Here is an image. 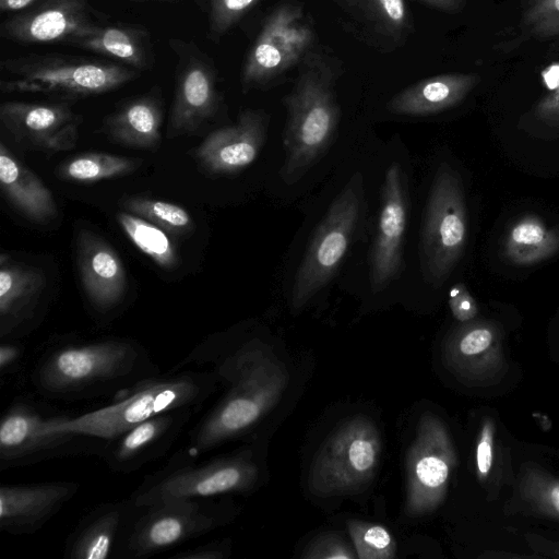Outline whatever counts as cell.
Wrapping results in <instances>:
<instances>
[{
  "label": "cell",
  "mask_w": 559,
  "mask_h": 559,
  "mask_svg": "<svg viewBox=\"0 0 559 559\" xmlns=\"http://www.w3.org/2000/svg\"><path fill=\"white\" fill-rule=\"evenodd\" d=\"M449 306L453 317L460 322H467L478 314V307L463 283L453 285L449 292Z\"/></svg>",
  "instance_id": "cell-41"
},
{
  "label": "cell",
  "mask_w": 559,
  "mask_h": 559,
  "mask_svg": "<svg viewBox=\"0 0 559 559\" xmlns=\"http://www.w3.org/2000/svg\"><path fill=\"white\" fill-rule=\"evenodd\" d=\"M0 185L8 201L26 217L44 223L57 216L50 190L4 143H0Z\"/></svg>",
  "instance_id": "cell-28"
},
{
  "label": "cell",
  "mask_w": 559,
  "mask_h": 559,
  "mask_svg": "<svg viewBox=\"0 0 559 559\" xmlns=\"http://www.w3.org/2000/svg\"><path fill=\"white\" fill-rule=\"evenodd\" d=\"M527 545L542 557L559 558V543L548 540L537 534H526Z\"/></svg>",
  "instance_id": "cell-44"
},
{
  "label": "cell",
  "mask_w": 559,
  "mask_h": 559,
  "mask_svg": "<svg viewBox=\"0 0 559 559\" xmlns=\"http://www.w3.org/2000/svg\"><path fill=\"white\" fill-rule=\"evenodd\" d=\"M233 514L226 501L215 498L175 499L141 507L117 558H150L226 525Z\"/></svg>",
  "instance_id": "cell-9"
},
{
  "label": "cell",
  "mask_w": 559,
  "mask_h": 559,
  "mask_svg": "<svg viewBox=\"0 0 559 559\" xmlns=\"http://www.w3.org/2000/svg\"><path fill=\"white\" fill-rule=\"evenodd\" d=\"M347 526L357 558L391 559L395 557V542L384 526L360 520H349Z\"/></svg>",
  "instance_id": "cell-37"
},
{
  "label": "cell",
  "mask_w": 559,
  "mask_h": 559,
  "mask_svg": "<svg viewBox=\"0 0 559 559\" xmlns=\"http://www.w3.org/2000/svg\"><path fill=\"white\" fill-rule=\"evenodd\" d=\"M261 0H206L210 36L218 39Z\"/></svg>",
  "instance_id": "cell-38"
},
{
  "label": "cell",
  "mask_w": 559,
  "mask_h": 559,
  "mask_svg": "<svg viewBox=\"0 0 559 559\" xmlns=\"http://www.w3.org/2000/svg\"><path fill=\"white\" fill-rule=\"evenodd\" d=\"M0 122L14 140L35 148L59 152L74 147L81 117L69 100L5 102L0 107Z\"/></svg>",
  "instance_id": "cell-18"
},
{
  "label": "cell",
  "mask_w": 559,
  "mask_h": 559,
  "mask_svg": "<svg viewBox=\"0 0 559 559\" xmlns=\"http://www.w3.org/2000/svg\"><path fill=\"white\" fill-rule=\"evenodd\" d=\"M162 104L157 94L132 98L104 121L108 135L128 146L152 148L160 140Z\"/></svg>",
  "instance_id": "cell-29"
},
{
  "label": "cell",
  "mask_w": 559,
  "mask_h": 559,
  "mask_svg": "<svg viewBox=\"0 0 559 559\" xmlns=\"http://www.w3.org/2000/svg\"><path fill=\"white\" fill-rule=\"evenodd\" d=\"M141 164L136 158L100 152L79 154L57 169L59 178L74 182H96L133 173Z\"/></svg>",
  "instance_id": "cell-32"
},
{
  "label": "cell",
  "mask_w": 559,
  "mask_h": 559,
  "mask_svg": "<svg viewBox=\"0 0 559 559\" xmlns=\"http://www.w3.org/2000/svg\"><path fill=\"white\" fill-rule=\"evenodd\" d=\"M214 373L204 368H183L147 379L112 403L79 416L74 430L111 438L154 416L180 408L199 411L216 391Z\"/></svg>",
  "instance_id": "cell-5"
},
{
  "label": "cell",
  "mask_w": 559,
  "mask_h": 559,
  "mask_svg": "<svg viewBox=\"0 0 559 559\" xmlns=\"http://www.w3.org/2000/svg\"><path fill=\"white\" fill-rule=\"evenodd\" d=\"M518 491L521 501L533 513L559 520V478L527 463L521 467Z\"/></svg>",
  "instance_id": "cell-35"
},
{
  "label": "cell",
  "mask_w": 559,
  "mask_h": 559,
  "mask_svg": "<svg viewBox=\"0 0 559 559\" xmlns=\"http://www.w3.org/2000/svg\"><path fill=\"white\" fill-rule=\"evenodd\" d=\"M444 13L456 14L464 10L466 0H418Z\"/></svg>",
  "instance_id": "cell-45"
},
{
  "label": "cell",
  "mask_w": 559,
  "mask_h": 559,
  "mask_svg": "<svg viewBox=\"0 0 559 559\" xmlns=\"http://www.w3.org/2000/svg\"><path fill=\"white\" fill-rule=\"evenodd\" d=\"M229 552L227 540H212L180 550L173 555L171 559H225Z\"/></svg>",
  "instance_id": "cell-43"
},
{
  "label": "cell",
  "mask_w": 559,
  "mask_h": 559,
  "mask_svg": "<svg viewBox=\"0 0 559 559\" xmlns=\"http://www.w3.org/2000/svg\"><path fill=\"white\" fill-rule=\"evenodd\" d=\"M442 359L464 383L486 386L498 382L507 370L501 328L486 319L461 323L445 337Z\"/></svg>",
  "instance_id": "cell-16"
},
{
  "label": "cell",
  "mask_w": 559,
  "mask_h": 559,
  "mask_svg": "<svg viewBox=\"0 0 559 559\" xmlns=\"http://www.w3.org/2000/svg\"><path fill=\"white\" fill-rule=\"evenodd\" d=\"M269 118L247 109L235 124L211 132L197 147L199 164L211 174H233L251 165L264 143Z\"/></svg>",
  "instance_id": "cell-23"
},
{
  "label": "cell",
  "mask_w": 559,
  "mask_h": 559,
  "mask_svg": "<svg viewBox=\"0 0 559 559\" xmlns=\"http://www.w3.org/2000/svg\"><path fill=\"white\" fill-rule=\"evenodd\" d=\"M116 218L132 243L155 264L165 270L176 267L177 251L164 229L127 211L117 213Z\"/></svg>",
  "instance_id": "cell-33"
},
{
  "label": "cell",
  "mask_w": 559,
  "mask_h": 559,
  "mask_svg": "<svg viewBox=\"0 0 559 559\" xmlns=\"http://www.w3.org/2000/svg\"><path fill=\"white\" fill-rule=\"evenodd\" d=\"M131 497L98 504L68 535L63 557L68 559L117 558L121 544L138 516Z\"/></svg>",
  "instance_id": "cell-22"
},
{
  "label": "cell",
  "mask_w": 559,
  "mask_h": 559,
  "mask_svg": "<svg viewBox=\"0 0 559 559\" xmlns=\"http://www.w3.org/2000/svg\"><path fill=\"white\" fill-rule=\"evenodd\" d=\"M312 19L301 3L286 1L264 19L241 70L245 91L266 86L298 67L313 49Z\"/></svg>",
  "instance_id": "cell-12"
},
{
  "label": "cell",
  "mask_w": 559,
  "mask_h": 559,
  "mask_svg": "<svg viewBox=\"0 0 559 559\" xmlns=\"http://www.w3.org/2000/svg\"><path fill=\"white\" fill-rule=\"evenodd\" d=\"M39 0H0L2 12H17L25 10Z\"/></svg>",
  "instance_id": "cell-46"
},
{
  "label": "cell",
  "mask_w": 559,
  "mask_h": 559,
  "mask_svg": "<svg viewBox=\"0 0 559 559\" xmlns=\"http://www.w3.org/2000/svg\"><path fill=\"white\" fill-rule=\"evenodd\" d=\"M195 412L193 408H180L143 420L107 438L98 457L114 473H134L164 456Z\"/></svg>",
  "instance_id": "cell-17"
},
{
  "label": "cell",
  "mask_w": 559,
  "mask_h": 559,
  "mask_svg": "<svg viewBox=\"0 0 559 559\" xmlns=\"http://www.w3.org/2000/svg\"><path fill=\"white\" fill-rule=\"evenodd\" d=\"M381 449V436L371 418L356 415L342 421L312 460L309 491L328 498L362 490L377 473Z\"/></svg>",
  "instance_id": "cell-8"
},
{
  "label": "cell",
  "mask_w": 559,
  "mask_h": 559,
  "mask_svg": "<svg viewBox=\"0 0 559 559\" xmlns=\"http://www.w3.org/2000/svg\"><path fill=\"white\" fill-rule=\"evenodd\" d=\"M0 71L2 93H40L67 100L111 92L140 75V71L111 60L62 53L4 59Z\"/></svg>",
  "instance_id": "cell-6"
},
{
  "label": "cell",
  "mask_w": 559,
  "mask_h": 559,
  "mask_svg": "<svg viewBox=\"0 0 559 559\" xmlns=\"http://www.w3.org/2000/svg\"><path fill=\"white\" fill-rule=\"evenodd\" d=\"M177 57L176 88L168 122L170 138L191 133L218 109L217 71L212 59L193 41L169 39Z\"/></svg>",
  "instance_id": "cell-14"
},
{
  "label": "cell",
  "mask_w": 559,
  "mask_h": 559,
  "mask_svg": "<svg viewBox=\"0 0 559 559\" xmlns=\"http://www.w3.org/2000/svg\"><path fill=\"white\" fill-rule=\"evenodd\" d=\"M211 370L224 392L188 431V454L199 457L251 431L278 403L289 380L284 362L259 338L236 343L210 338L170 371Z\"/></svg>",
  "instance_id": "cell-1"
},
{
  "label": "cell",
  "mask_w": 559,
  "mask_h": 559,
  "mask_svg": "<svg viewBox=\"0 0 559 559\" xmlns=\"http://www.w3.org/2000/svg\"><path fill=\"white\" fill-rule=\"evenodd\" d=\"M36 394L15 396L0 419V471L55 459L99 456L106 438L68 426L72 415Z\"/></svg>",
  "instance_id": "cell-4"
},
{
  "label": "cell",
  "mask_w": 559,
  "mask_h": 559,
  "mask_svg": "<svg viewBox=\"0 0 559 559\" xmlns=\"http://www.w3.org/2000/svg\"><path fill=\"white\" fill-rule=\"evenodd\" d=\"M104 23V16L87 0H39L8 17L0 34L23 45L71 46Z\"/></svg>",
  "instance_id": "cell-15"
},
{
  "label": "cell",
  "mask_w": 559,
  "mask_h": 559,
  "mask_svg": "<svg viewBox=\"0 0 559 559\" xmlns=\"http://www.w3.org/2000/svg\"><path fill=\"white\" fill-rule=\"evenodd\" d=\"M160 373L148 350L126 337L68 338L37 354L29 380L50 402L115 400Z\"/></svg>",
  "instance_id": "cell-2"
},
{
  "label": "cell",
  "mask_w": 559,
  "mask_h": 559,
  "mask_svg": "<svg viewBox=\"0 0 559 559\" xmlns=\"http://www.w3.org/2000/svg\"><path fill=\"white\" fill-rule=\"evenodd\" d=\"M71 46L104 56L138 71L151 70L155 64L152 38L142 25L104 23Z\"/></svg>",
  "instance_id": "cell-27"
},
{
  "label": "cell",
  "mask_w": 559,
  "mask_h": 559,
  "mask_svg": "<svg viewBox=\"0 0 559 559\" xmlns=\"http://www.w3.org/2000/svg\"><path fill=\"white\" fill-rule=\"evenodd\" d=\"M467 212L460 175L442 163L427 201L421 233V261L428 280L442 284L463 255Z\"/></svg>",
  "instance_id": "cell-10"
},
{
  "label": "cell",
  "mask_w": 559,
  "mask_h": 559,
  "mask_svg": "<svg viewBox=\"0 0 559 559\" xmlns=\"http://www.w3.org/2000/svg\"><path fill=\"white\" fill-rule=\"evenodd\" d=\"M407 191L401 166L392 164L385 174L379 225L370 258V284L374 293L397 275L407 222Z\"/></svg>",
  "instance_id": "cell-20"
},
{
  "label": "cell",
  "mask_w": 559,
  "mask_h": 559,
  "mask_svg": "<svg viewBox=\"0 0 559 559\" xmlns=\"http://www.w3.org/2000/svg\"><path fill=\"white\" fill-rule=\"evenodd\" d=\"M559 251V227L549 226L535 214L516 218L502 242L504 258L516 266H532Z\"/></svg>",
  "instance_id": "cell-30"
},
{
  "label": "cell",
  "mask_w": 559,
  "mask_h": 559,
  "mask_svg": "<svg viewBox=\"0 0 559 559\" xmlns=\"http://www.w3.org/2000/svg\"><path fill=\"white\" fill-rule=\"evenodd\" d=\"M527 115L543 127L559 128V86L540 97Z\"/></svg>",
  "instance_id": "cell-42"
},
{
  "label": "cell",
  "mask_w": 559,
  "mask_h": 559,
  "mask_svg": "<svg viewBox=\"0 0 559 559\" xmlns=\"http://www.w3.org/2000/svg\"><path fill=\"white\" fill-rule=\"evenodd\" d=\"M198 459L180 449L164 466L146 475L130 497L142 508L175 499L218 498L248 492L260 478V467L247 449Z\"/></svg>",
  "instance_id": "cell-7"
},
{
  "label": "cell",
  "mask_w": 559,
  "mask_h": 559,
  "mask_svg": "<svg viewBox=\"0 0 559 559\" xmlns=\"http://www.w3.org/2000/svg\"><path fill=\"white\" fill-rule=\"evenodd\" d=\"M123 1H131V2H178L181 0H123Z\"/></svg>",
  "instance_id": "cell-47"
},
{
  "label": "cell",
  "mask_w": 559,
  "mask_h": 559,
  "mask_svg": "<svg viewBox=\"0 0 559 559\" xmlns=\"http://www.w3.org/2000/svg\"><path fill=\"white\" fill-rule=\"evenodd\" d=\"M457 456L444 423L436 415L423 414L406 456L405 512L423 516L443 502Z\"/></svg>",
  "instance_id": "cell-13"
},
{
  "label": "cell",
  "mask_w": 559,
  "mask_h": 559,
  "mask_svg": "<svg viewBox=\"0 0 559 559\" xmlns=\"http://www.w3.org/2000/svg\"><path fill=\"white\" fill-rule=\"evenodd\" d=\"M76 262L84 293L94 311L108 316L121 305L127 290L124 265L103 238L82 229L76 238Z\"/></svg>",
  "instance_id": "cell-21"
},
{
  "label": "cell",
  "mask_w": 559,
  "mask_h": 559,
  "mask_svg": "<svg viewBox=\"0 0 559 559\" xmlns=\"http://www.w3.org/2000/svg\"><path fill=\"white\" fill-rule=\"evenodd\" d=\"M0 259V337L17 340L33 329L36 306L45 285L44 273L36 267Z\"/></svg>",
  "instance_id": "cell-25"
},
{
  "label": "cell",
  "mask_w": 559,
  "mask_h": 559,
  "mask_svg": "<svg viewBox=\"0 0 559 559\" xmlns=\"http://www.w3.org/2000/svg\"><path fill=\"white\" fill-rule=\"evenodd\" d=\"M0 345V382L17 377L24 367L25 348L15 338L1 340Z\"/></svg>",
  "instance_id": "cell-40"
},
{
  "label": "cell",
  "mask_w": 559,
  "mask_h": 559,
  "mask_svg": "<svg viewBox=\"0 0 559 559\" xmlns=\"http://www.w3.org/2000/svg\"><path fill=\"white\" fill-rule=\"evenodd\" d=\"M124 211L142 217L173 235L191 231L193 221L189 212L171 202L145 197H129L121 205Z\"/></svg>",
  "instance_id": "cell-36"
},
{
  "label": "cell",
  "mask_w": 559,
  "mask_h": 559,
  "mask_svg": "<svg viewBox=\"0 0 559 559\" xmlns=\"http://www.w3.org/2000/svg\"><path fill=\"white\" fill-rule=\"evenodd\" d=\"M507 454L497 437V426L491 417H485L478 431L475 448V469L479 483L488 491L499 490L508 475Z\"/></svg>",
  "instance_id": "cell-34"
},
{
  "label": "cell",
  "mask_w": 559,
  "mask_h": 559,
  "mask_svg": "<svg viewBox=\"0 0 559 559\" xmlns=\"http://www.w3.org/2000/svg\"><path fill=\"white\" fill-rule=\"evenodd\" d=\"M480 80L477 73H445L426 78L395 94L388 108L404 116L435 115L461 104Z\"/></svg>",
  "instance_id": "cell-26"
},
{
  "label": "cell",
  "mask_w": 559,
  "mask_h": 559,
  "mask_svg": "<svg viewBox=\"0 0 559 559\" xmlns=\"http://www.w3.org/2000/svg\"><path fill=\"white\" fill-rule=\"evenodd\" d=\"M308 559H353L356 551L337 534L326 533L312 539L302 554Z\"/></svg>",
  "instance_id": "cell-39"
},
{
  "label": "cell",
  "mask_w": 559,
  "mask_h": 559,
  "mask_svg": "<svg viewBox=\"0 0 559 559\" xmlns=\"http://www.w3.org/2000/svg\"><path fill=\"white\" fill-rule=\"evenodd\" d=\"M345 26L361 40L382 51L406 44L414 25L406 0H332Z\"/></svg>",
  "instance_id": "cell-24"
},
{
  "label": "cell",
  "mask_w": 559,
  "mask_h": 559,
  "mask_svg": "<svg viewBox=\"0 0 559 559\" xmlns=\"http://www.w3.org/2000/svg\"><path fill=\"white\" fill-rule=\"evenodd\" d=\"M338 70L332 58L313 49L297 67L293 88L284 98L287 122L281 176L287 183L307 173L336 131L340 107L334 86Z\"/></svg>",
  "instance_id": "cell-3"
},
{
  "label": "cell",
  "mask_w": 559,
  "mask_h": 559,
  "mask_svg": "<svg viewBox=\"0 0 559 559\" xmlns=\"http://www.w3.org/2000/svg\"><path fill=\"white\" fill-rule=\"evenodd\" d=\"M362 179L353 177L334 199L318 226L294 281L290 307L302 309L333 277L358 224Z\"/></svg>",
  "instance_id": "cell-11"
},
{
  "label": "cell",
  "mask_w": 559,
  "mask_h": 559,
  "mask_svg": "<svg viewBox=\"0 0 559 559\" xmlns=\"http://www.w3.org/2000/svg\"><path fill=\"white\" fill-rule=\"evenodd\" d=\"M80 491L72 480L0 486V531L32 535L40 531Z\"/></svg>",
  "instance_id": "cell-19"
},
{
  "label": "cell",
  "mask_w": 559,
  "mask_h": 559,
  "mask_svg": "<svg viewBox=\"0 0 559 559\" xmlns=\"http://www.w3.org/2000/svg\"><path fill=\"white\" fill-rule=\"evenodd\" d=\"M558 37L559 0H523L513 33L498 44V49L512 51L528 40Z\"/></svg>",
  "instance_id": "cell-31"
}]
</instances>
